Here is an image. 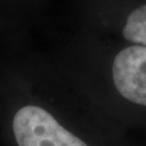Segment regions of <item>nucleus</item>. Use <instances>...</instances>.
Instances as JSON below:
<instances>
[{
    "label": "nucleus",
    "mask_w": 146,
    "mask_h": 146,
    "mask_svg": "<svg viewBox=\"0 0 146 146\" xmlns=\"http://www.w3.org/2000/svg\"><path fill=\"white\" fill-rule=\"evenodd\" d=\"M12 135L16 146H88L38 105H25L15 112Z\"/></svg>",
    "instance_id": "f257e3e1"
},
{
    "label": "nucleus",
    "mask_w": 146,
    "mask_h": 146,
    "mask_svg": "<svg viewBox=\"0 0 146 146\" xmlns=\"http://www.w3.org/2000/svg\"><path fill=\"white\" fill-rule=\"evenodd\" d=\"M112 77L123 98L146 106V46L131 45L118 52L113 61Z\"/></svg>",
    "instance_id": "f03ea898"
},
{
    "label": "nucleus",
    "mask_w": 146,
    "mask_h": 146,
    "mask_svg": "<svg viewBox=\"0 0 146 146\" xmlns=\"http://www.w3.org/2000/svg\"><path fill=\"white\" fill-rule=\"evenodd\" d=\"M127 40L146 46V5H143L130 13L123 28Z\"/></svg>",
    "instance_id": "7ed1b4c3"
}]
</instances>
